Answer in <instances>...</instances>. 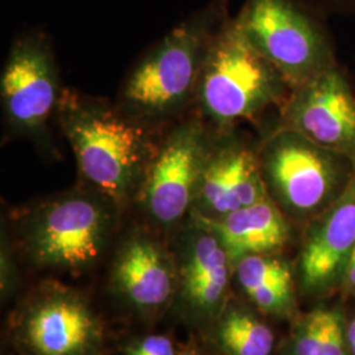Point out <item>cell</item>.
<instances>
[{"label": "cell", "mask_w": 355, "mask_h": 355, "mask_svg": "<svg viewBox=\"0 0 355 355\" xmlns=\"http://www.w3.org/2000/svg\"><path fill=\"white\" fill-rule=\"evenodd\" d=\"M15 337L26 355H96L103 330L78 293L51 287L37 292L21 309Z\"/></svg>", "instance_id": "52a82bcc"}, {"label": "cell", "mask_w": 355, "mask_h": 355, "mask_svg": "<svg viewBox=\"0 0 355 355\" xmlns=\"http://www.w3.org/2000/svg\"><path fill=\"white\" fill-rule=\"evenodd\" d=\"M128 355H175L174 345L165 336H150L133 345Z\"/></svg>", "instance_id": "ac0fdd59"}, {"label": "cell", "mask_w": 355, "mask_h": 355, "mask_svg": "<svg viewBox=\"0 0 355 355\" xmlns=\"http://www.w3.org/2000/svg\"><path fill=\"white\" fill-rule=\"evenodd\" d=\"M211 148L199 121H189L154 153L144 177V204L153 218L171 225L193 207L204 164Z\"/></svg>", "instance_id": "ba28073f"}, {"label": "cell", "mask_w": 355, "mask_h": 355, "mask_svg": "<svg viewBox=\"0 0 355 355\" xmlns=\"http://www.w3.org/2000/svg\"><path fill=\"white\" fill-rule=\"evenodd\" d=\"M268 198L258 154L234 139L211 144L193 214L218 218Z\"/></svg>", "instance_id": "7c38bea8"}, {"label": "cell", "mask_w": 355, "mask_h": 355, "mask_svg": "<svg viewBox=\"0 0 355 355\" xmlns=\"http://www.w3.org/2000/svg\"><path fill=\"white\" fill-rule=\"evenodd\" d=\"M230 259L215 233L193 220L182 253L183 296L196 313L214 315L224 303Z\"/></svg>", "instance_id": "5bb4252c"}, {"label": "cell", "mask_w": 355, "mask_h": 355, "mask_svg": "<svg viewBox=\"0 0 355 355\" xmlns=\"http://www.w3.org/2000/svg\"><path fill=\"white\" fill-rule=\"evenodd\" d=\"M280 127L355 162V98L338 64L291 89Z\"/></svg>", "instance_id": "9c48e42d"}, {"label": "cell", "mask_w": 355, "mask_h": 355, "mask_svg": "<svg viewBox=\"0 0 355 355\" xmlns=\"http://www.w3.org/2000/svg\"><path fill=\"white\" fill-rule=\"evenodd\" d=\"M196 89L204 114L221 125L253 119L271 105L283 107L291 94L239 17L211 38Z\"/></svg>", "instance_id": "7a4b0ae2"}, {"label": "cell", "mask_w": 355, "mask_h": 355, "mask_svg": "<svg viewBox=\"0 0 355 355\" xmlns=\"http://www.w3.org/2000/svg\"><path fill=\"white\" fill-rule=\"evenodd\" d=\"M268 198L287 217L306 224L347 189L355 162L296 130L279 127L258 153Z\"/></svg>", "instance_id": "3957f363"}, {"label": "cell", "mask_w": 355, "mask_h": 355, "mask_svg": "<svg viewBox=\"0 0 355 355\" xmlns=\"http://www.w3.org/2000/svg\"><path fill=\"white\" fill-rule=\"evenodd\" d=\"M214 13L204 11L166 36L128 78L123 99L133 114L148 119L173 114L190 99L211 42Z\"/></svg>", "instance_id": "5b68a950"}, {"label": "cell", "mask_w": 355, "mask_h": 355, "mask_svg": "<svg viewBox=\"0 0 355 355\" xmlns=\"http://www.w3.org/2000/svg\"><path fill=\"white\" fill-rule=\"evenodd\" d=\"M312 11L325 17L328 15L355 13V0H302Z\"/></svg>", "instance_id": "d6986e66"}, {"label": "cell", "mask_w": 355, "mask_h": 355, "mask_svg": "<svg viewBox=\"0 0 355 355\" xmlns=\"http://www.w3.org/2000/svg\"><path fill=\"white\" fill-rule=\"evenodd\" d=\"M217 338L227 355H271L275 346L274 333L266 322L239 305L223 313Z\"/></svg>", "instance_id": "e0dca14e"}, {"label": "cell", "mask_w": 355, "mask_h": 355, "mask_svg": "<svg viewBox=\"0 0 355 355\" xmlns=\"http://www.w3.org/2000/svg\"><path fill=\"white\" fill-rule=\"evenodd\" d=\"M346 336L350 355H355V318L346 324Z\"/></svg>", "instance_id": "44dd1931"}, {"label": "cell", "mask_w": 355, "mask_h": 355, "mask_svg": "<svg viewBox=\"0 0 355 355\" xmlns=\"http://www.w3.org/2000/svg\"><path fill=\"white\" fill-rule=\"evenodd\" d=\"M355 249V174L343 195L308 223L297 272L305 293L324 295L343 283Z\"/></svg>", "instance_id": "8fae6325"}, {"label": "cell", "mask_w": 355, "mask_h": 355, "mask_svg": "<svg viewBox=\"0 0 355 355\" xmlns=\"http://www.w3.org/2000/svg\"><path fill=\"white\" fill-rule=\"evenodd\" d=\"M57 110L82 177L105 200L123 203L154 155L146 132L105 103L71 92Z\"/></svg>", "instance_id": "6da1fadb"}, {"label": "cell", "mask_w": 355, "mask_h": 355, "mask_svg": "<svg viewBox=\"0 0 355 355\" xmlns=\"http://www.w3.org/2000/svg\"><path fill=\"white\" fill-rule=\"evenodd\" d=\"M234 268L242 291L259 311L287 316L295 309L292 268L278 254L249 255Z\"/></svg>", "instance_id": "2e32d148"}, {"label": "cell", "mask_w": 355, "mask_h": 355, "mask_svg": "<svg viewBox=\"0 0 355 355\" xmlns=\"http://www.w3.org/2000/svg\"><path fill=\"white\" fill-rule=\"evenodd\" d=\"M343 284H346L352 291H355V249L350 255L345 268Z\"/></svg>", "instance_id": "ffe728a7"}, {"label": "cell", "mask_w": 355, "mask_h": 355, "mask_svg": "<svg viewBox=\"0 0 355 355\" xmlns=\"http://www.w3.org/2000/svg\"><path fill=\"white\" fill-rule=\"evenodd\" d=\"M239 19L291 89L337 64L324 17L302 0H248Z\"/></svg>", "instance_id": "277c9868"}, {"label": "cell", "mask_w": 355, "mask_h": 355, "mask_svg": "<svg viewBox=\"0 0 355 355\" xmlns=\"http://www.w3.org/2000/svg\"><path fill=\"white\" fill-rule=\"evenodd\" d=\"M193 220L215 233L228 253L232 267L242 258L277 254L291 239L287 216L270 198L218 218L193 214Z\"/></svg>", "instance_id": "4fadbf2b"}, {"label": "cell", "mask_w": 355, "mask_h": 355, "mask_svg": "<svg viewBox=\"0 0 355 355\" xmlns=\"http://www.w3.org/2000/svg\"><path fill=\"white\" fill-rule=\"evenodd\" d=\"M111 214L102 199L71 192L40 205L26 225V249L40 266L80 270L102 254Z\"/></svg>", "instance_id": "8992f818"}, {"label": "cell", "mask_w": 355, "mask_h": 355, "mask_svg": "<svg viewBox=\"0 0 355 355\" xmlns=\"http://www.w3.org/2000/svg\"><path fill=\"white\" fill-rule=\"evenodd\" d=\"M114 279L123 296L139 308L164 305L174 291L168 258L145 236H135L124 243L114 262Z\"/></svg>", "instance_id": "9a60e30c"}, {"label": "cell", "mask_w": 355, "mask_h": 355, "mask_svg": "<svg viewBox=\"0 0 355 355\" xmlns=\"http://www.w3.org/2000/svg\"><path fill=\"white\" fill-rule=\"evenodd\" d=\"M8 123L26 133L45 127L61 101L51 51L42 38L26 36L13 44L0 82Z\"/></svg>", "instance_id": "30bf717a"}]
</instances>
